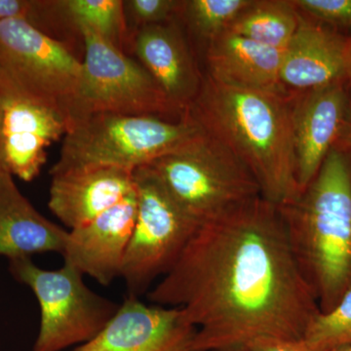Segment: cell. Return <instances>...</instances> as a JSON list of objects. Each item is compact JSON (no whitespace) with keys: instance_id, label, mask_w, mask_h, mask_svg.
Wrapping results in <instances>:
<instances>
[{"instance_id":"cell-20","label":"cell","mask_w":351,"mask_h":351,"mask_svg":"<svg viewBox=\"0 0 351 351\" xmlns=\"http://www.w3.org/2000/svg\"><path fill=\"white\" fill-rule=\"evenodd\" d=\"M301 18L292 1H253L228 31L263 45L285 50L299 27Z\"/></svg>"},{"instance_id":"cell-9","label":"cell","mask_w":351,"mask_h":351,"mask_svg":"<svg viewBox=\"0 0 351 351\" xmlns=\"http://www.w3.org/2000/svg\"><path fill=\"white\" fill-rule=\"evenodd\" d=\"M0 71L21 89L66 113L82 61L59 39L24 19L0 22Z\"/></svg>"},{"instance_id":"cell-5","label":"cell","mask_w":351,"mask_h":351,"mask_svg":"<svg viewBox=\"0 0 351 351\" xmlns=\"http://www.w3.org/2000/svg\"><path fill=\"white\" fill-rule=\"evenodd\" d=\"M145 167L180 209L199 223L262 196L245 164L203 129Z\"/></svg>"},{"instance_id":"cell-8","label":"cell","mask_w":351,"mask_h":351,"mask_svg":"<svg viewBox=\"0 0 351 351\" xmlns=\"http://www.w3.org/2000/svg\"><path fill=\"white\" fill-rule=\"evenodd\" d=\"M134 180L137 215L120 277L138 298L174 267L201 223L180 209L149 168L134 171Z\"/></svg>"},{"instance_id":"cell-7","label":"cell","mask_w":351,"mask_h":351,"mask_svg":"<svg viewBox=\"0 0 351 351\" xmlns=\"http://www.w3.org/2000/svg\"><path fill=\"white\" fill-rule=\"evenodd\" d=\"M10 270L32 289L40 307V327L32 351H63L93 339L119 311L120 304L87 287L83 274L64 263L43 269L31 258L10 261Z\"/></svg>"},{"instance_id":"cell-26","label":"cell","mask_w":351,"mask_h":351,"mask_svg":"<svg viewBox=\"0 0 351 351\" xmlns=\"http://www.w3.org/2000/svg\"><path fill=\"white\" fill-rule=\"evenodd\" d=\"M247 351H322L309 345L306 339L260 338L247 346ZM337 351V350H334Z\"/></svg>"},{"instance_id":"cell-13","label":"cell","mask_w":351,"mask_h":351,"mask_svg":"<svg viewBox=\"0 0 351 351\" xmlns=\"http://www.w3.org/2000/svg\"><path fill=\"white\" fill-rule=\"evenodd\" d=\"M348 105L343 80L292 94L295 162L301 193L341 138Z\"/></svg>"},{"instance_id":"cell-22","label":"cell","mask_w":351,"mask_h":351,"mask_svg":"<svg viewBox=\"0 0 351 351\" xmlns=\"http://www.w3.org/2000/svg\"><path fill=\"white\" fill-rule=\"evenodd\" d=\"M304 339L322 351L351 346V289L332 311L316 316L307 328Z\"/></svg>"},{"instance_id":"cell-6","label":"cell","mask_w":351,"mask_h":351,"mask_svg":"<svg viewBox=\"0 0 351 351\" xmlns=\"http://www.w3.org/2000/svg\"><path fill=\"white\" fill-rule=\"evenodd\" d=\"M84 43L82 73L66 108L69 124L97 113L149 115L179 120L176 108L144 66L89 29ZM71 127V125H69Z\"/></svg>"},{"instance_id":"cell-16","label":"cell","mask_w":351,"mask_h":351,"mask_svg":"<svg viewBox=\"0 0 351 351\" xmlns=\"http://www.w3.org/2000/svg\"><path fill=\"white\" fill-rule=\"evenodd\" d=\"M346 41V38L302 17L283 51L281 86L287 93L298 94L343 80Z\"/></svg>"},{"instance_id":"cell-29","label":"cell","mask_w":351,"mask_h":351,"mask_svg":"<svg viewBox=\"0 0 351 351\" xmlns=\"http://www.w3.org/2000/svg\"><path fill=\"white\" fill-rule=\"evenodd\" d=\"M0 170L2 169L1 107H0Z\"/></svg>"},{"instance_id":"cell-27","label":"cell","mask_w":351,"mask_h":351,"mask_svg":"<svg viewBox=\"0 0 351 351\" xmlns=\"http://www.w3.org/2000/svg\"><path fill=\"white\" fill-rule=\"evenodd\" d=\"M341 138L348 147H351V96L348 98V110H346V117L345 125H343V132H341Z\"/></svg>"},{"instance_id":"cell-3","label":"cell","mask_w":351,"mask_h":351,"mask_svg":"<svg viewBox=\"0 0 351 351\" xmlns=\"http://www.w3.org/2000/svg\"><path fill=\"white\" fill-rule=\"evenodd\" d=\"M280 208L292 250L321 313L351 289V159L332 147L317 174Z\"/></svg>"},{"instance_id":"cell-12","label":"cell","mask_w":351,"mask_h":351,"mask_svg":"<svg viewBox=\"0 0 351 351\" xmlns=\"http://www.w3.org/2000/svg\"><path fill=\"white\" fill-rule=\"evenodd\" d=\"M137 215V191L84 226L69 230L64 263L104 286L121 274Z\"/></svg>"},{"instance_id":"cell-30","label":"cell","mask_w":351,"mask_h":351,"mask_svg":"<svg viewBox=\"0 0 351 351\" xmlns=\"http://www.w3.org/2000/svg\"><path fill=\"white\" fill-rule=\"evenodd\" d=\"M337 351H351V346H346V348H341L337 350Z\"/></svg>"},{"instance_id":"cell-28","label":"cell","mask_w":351,"mask_h":351,"mask_svg":"<svg viewBox=\"0 0 351 351\" xmlns=\"http://www.w3.org/2000/svg\"><path fill=\"white\" fill-rule=\"evenodd\" d=\"M346 77L351 82V36L346 41Z\"/></svg>"},{"instance_id":"cell-24","label":"cell","mask_w":351,"mask_h":351,"mask_svg":"<svg viewBox=\"0 0 351 351\" xmlns=\"http://www.w3.org/2000/svg\"><path fill=\"white\" fill-rule=\"evenodd\" d=\"M297 9L314 19L351 29V0H298Z\"/></svg>"},{"instance_id":"cell-1","label":"cell","mask_w":351,"mask_h":351,"mask_svg":"<svg viewBox=\"0 0 351 351\" xmlns=\"http://www.w3.org/2000/svg\"><path fill=\"white\" fill-rule=\"evenodd\" d=\"M149 299L184 311L197 329L191 351H247L260 338L302 339L321 313L280 208L263 196L201 223Z\"/></svg>"},{"instance_id":"cell-23","label":"cell","mask_w":351,"mask_h":351,"mask_svg":"<svg viewBox=\"0 0 351 351\" xmlns=\"http://www.w3.org/2000/svg\"><path fill=\"white\" fill-rule=\"evenodd\" d=\"M182 1L177 0H127L124 1L126 22L136 29L171 22L181 12Z\"/></svg>"},{"instance_id":"cell-15","label":"cell","mask_w":351,"mask_h":351,"mask_svg":"<svg viewBox=\"0 0 351 351\" xmlns=\"http://www.w3.org/2000/svg\"><path fill=\"white\" fill-rule=\"evenodd\" d=\"M52 176L48 206L69 230L84 226L135 191L134 171L94 167Z\"/></svg>"},{"instance_id":"cell-18","label":"cell","mask_w":351,"mask_h":351,"mask_svg":"<svg viewBox=\"0 0 351 351\" xmlns=\"http://www.w3.org/2000/svg\"><path fill=\"white\" fill-rule=\"evenodd\" d=\"M283 51L226 31L208 43V76L230 86L285 91L280 84Z\"/></svg>"},{"instance_id":"cell-14","label":"cell","mask_w":351,"mask_h":351,"mask_svg":"<svg viewBox=\"0 0 351 351\" xmlns=\"http://www.w3.org/2000/svg\"><path fill=\"white\" fill-rule=\"evenodd\" d=\"M133 49L168 100L186 113L199 93L203 78L180 27L168 22L136 29Z\"/></svg>"},{"instance_id":"cell-2","label":"cell","mask_w":351,"mask_h":351,"mask_svg":"<svg viewBox=\"0 0 351 351\" xmlns=\"http://www.w3.org/2000/svg\"><path fill=\"white\" fill-rule=\"evenodd\" d=\"M186 113L239 157L265 199L283 207L301 195L292 94L230 86L207 75Z\"/></svg>"},{"instance_id":"cell-17","label":"cell","mask_w":351,"mask_h":351,"mask_svg":"<svg viewBox=\"0 0 351 351\" xmlns=\"http://www.w3.org/2000/svg\"><path fill=\"white\" fill-rule=\"evenodd\" d=\"M68 235L32 206L12 175L0 170V256L11 261L47 252L62 255Z\"/></svg>"},{"instance_id":"cell-11","label":"cell","mask_w":351,"mask_h":351,"mask_svg":"<svg viewBox=\"0 0 351 351\" xmlns=\"http://www.w3.org/2000/svg\"><path fill=\"white\" fill-rule=\"evenodd\" d=\"M196 331L181 307L147 306L129 295L104 329L73 351H191Z\"/></svg>"},{"instance_id":"cell-25","label":"cell","mask_w":351,"mask_h":351,"mask_svg":"<svg viewBox=\"0 0 351 351\" xmlns=\"http://www.w3.org/2000/svg\"><path fill=\"white\" fill-rule=\"evenodd\" d=\"M43 1L29 0H0V22L5 20L24 19L39 27Z\"/></svg>"},{"instance_id":"cell-21","label":"cell","mask_w":351,"mask_h":351,"mask_svg":"<svg viewBox=\"0 0 351 351\" xmlns=\"http://www.w3.org/2000/svg\"><path fill=\"white\" fill-rule=\"evenodd\" d=\"M253 0H189L181 12L193 32L208 43L230 29Z\"/></svg>"},{"instance_id":"cell-10","label":"cell","mask_w":351,"mask_h":351,"mask_svg":"<svg viewBox=\"0 0 351 351\" xmlns=\"http://www.w3.org/2000/svg\"><path fill=\"white\" fill-rule=\"evenodd\" d=\"M2 169L31 182L46 162V149L69 130L66 113L32 96L0 71Z\"/></svg>"},{"instance_id":"cell-19","label":"cell","mask_w":351,"mask_h":351,"mask_svg":"<svg viewBox=\"0 0 351 351\" xmlns=\"http://www.w3.org/2000/svg\"><path fill=\"white\" fill-rule=\"evenodd\" d=\"M63 20L78 32L89 29L123 51L127 38L124 1L121 0H55L46 1V20Z\"/></svg>"},{"instance_id":"cell-4","label":"cell","mask_w":351,"mask_h":351,"mask_svg":"<svg viewBox=\"0 0 351 351\" xmlns=\"http://www.w3.org/2000/svg\"><path fill=\"white\" fill-rule=\"evenodd\" d=\"M201 132L186 113L179 120L97 113L71 124L50 173L94 167L135 171L176 151Z\"/></svg>"}]
</instances>
